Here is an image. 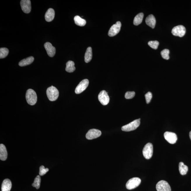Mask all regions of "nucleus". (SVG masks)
I'll list each match as a JSON object with an SVG mask.
<instances>
[{
  "label": "nucleus",
  "mask_w": 191,
  "mask_h": 191,
  "mask_svg": "<svg viewBox=\"0 0 191 191\" xmlns=\"http://www.w3.org/2000/svg\"><path fill=\"white\" fill-rule=\"evenodd\" d=\"M159 42L157 41H151L148 43V45L153 49H157L159 45Z\"/></svg>",
  "instance_id": "nucleus-28"
},
{
  "label": "nucleus",
  "mask_w": 191,
  "mask_h": 191,
  "mask_svg": "<svg viewBox=\"0 0 191 191\" xmlns=\"http://www.w3.org/2000/svg\"><path fill=\"white\" fill-rule=\"evenodd\" d=\"M41 178L40 176L38 175L35 178L34 183L32 184L33 187L36 188V189H39L40 187Z\"/></svg>",
  "instance_id": "nucleus-26"
},
{
  "label": "nucleus",
  "mask_w": 191,
  "mask_h": 191,
  "mask_svg": "<svg viewBox=\"0 0 191 191\" xmlns=\"http://www.w3.org/2000/svg\"><path fill=\"white\" fill-rule=\"evenodd\" d=\"M12 187V183L10 179H4L1 185V191H10Z\"/></svg>",
  "instance_id": "nucleus-15"
},
{
  "label": "nucleus",
  "mask_w": 191,
  "mask_h": 191,
  "mask_svg": "<svg viewBox=\"0 0 191 191\" xmlns=\"http://www.w3.org/2000/svg\"><path fill=\"white\" fill-rule=\"evenodd\" d=\"M189 137H190V138L191 141V131L190 132V133H189Z\"/></svg>",
  "instance_id": "nucleus-32"
},
{
  "label": "nucleus",
  "mask_w": 191,
  "mask_h": 191,
  "mask_svg": "<svg viewBox=\"0 0 191 191\" xmlns=\"http://www.w3.org/2000/svg\"><path fill=\"white\" fill-rule=\"evenodd\" d=\"M135 93L134 91H128L126 93L125 97L126 99H132L135 96Z\"/></svg>",
  "instance_id": "nucleus-30"
},
{
  "label": "nucleus",
  "mask_w": 191,
  "mask_h": 191,
  "mask_svg": "<svg viewBox=\"0 0 191 191\" xmlns=\"http://www.w3.org/2000/svg\"><path fill=\"white\" fill-rule=\"evenodd\" d=\"M8 153L6 146L4 144H0V159L2 161H5L7 159Z\"/></svg>",
  "instance_id": "nucleus-18"
},
{
  "label": "nucleus",
  "mask_w": 191,
  "mask_h": 191,
  "mask_svg": "<svg viewBox=\"0 0 191 191\" xmlns=\"http://www.w3.org/2000/svg\"><path fill=\"white\" fill-rule=\"evenodd\" d=\"M144 17L143 13H140L136 15L134 20V25L138 26L142 22Z\"/></svg>",
  "instance_id": "nucleus-23"
},
{
  "label": "nucleus",
  "mask_w": 191,
  "mask_h": 191,
  "mask_svg": "<svg viewBox=\"0 0 191 191\" xmlns=\"http://www.w3.org/2000/svg\"><path fill=\"white\" fill-rule=\"evenodd\" d=\"M170 54V51L167 49H165L161 51V54L162 57L164 59H169V54Z\"/></svg>",
  "instance_id": "nucleus-27"
},
{
  "label": "nucleus",
  "mask_w": 191,
  "mask_h": 191,
  "mask_svg": "<svg viewBox=\"0 0 191 191\" xmlns=\"http://www.w3.org/2000/svg\"><path fill=\"white\" fill-rule=\"evenodd\" d=\"M22 9L23 12L29 14L31 10V1L30 0H22L20 2Z\"/></svg>",
  "instance_id": "nucleus-13"
},
{
  "label": "nucleus",
  "mask_w": 191,
  "mask_h": 191,
  "mask_svg": "<svg viewBox=\"0 0 191 191\" xmlns=\"http://www.w3.org/2000/svg\"><path fill=\"white\" fill-rule=\"evenodd\" d=\"M45 48L47 52L48 55L50 57H53L56 53L55 48L53 46L51 43L46 42L44 45Z\"/></svg>",
  "instance_id": "nucleus-14"
},
{
  "label": "nucleus",
  "mask_w": 191,
  "mask_h": 191,
  "mask_svg": "<svg viewBox=\"0 0 191 191\" xmlns=\"http://www.w3.org/2000/svg\"><path fill=\"white\" fill-rule=\"evenodd\" d=\"M102 134L101 131L99 129H90L87 132L86 135V138L89 140H91L97 138L100 136Z\"/></svg>",
  "instance_id": "nucleus-11"
},
{
  "label": "nucleus",
  "mask_w": 191,
  "mask_h": 191,
  "mask_svg": "<svg viewBox=\"0 0 191 191\" xmlns=\"http://www.w3.org/2000/svg\"><path fill=\"white\" fill-rule=\"evenodd\" d=\"M186 33V29L182 25H179L174 27L172 30V34L174 36L182 37L184 36Z\"/></svg>",
  "instance_id": "nucleus-6"
},
{
  "label": "nucleus",
  "mask_w": 191,
  "mask_h": 191,
  "mask_svg": "<svg viewBox=\"0 0 191 191\" xmlns=\"http://www.w3.org/2000/svg\"><path fill=\"white\" fill-rule=\"evenodd\" d=\"M146 22L148 25L152 29H154L156 24V19L155 17L153 15H149L146 18Z\"/></svg>",
  "instance_id": "nucleus-17"
},
{
  "label": "nucleus",
  "mask_w": 191,
  "mask_h": 191,
  "mask_svg": "<svg viewBox=\"0 0 191 191\" xmlns=\"http://www.w3.org/2000/svg\"><path fill=\"white\" fill-rule=\"evenodd\" d=\"M34 60V58L33 56H31L22 60L19 63V65L21 67L29 65L32 63Z\"/></svg>",
  "instance_id": "nucleus-19"
},
{
  "label": "nucleus",
  "mask_w": 191,
  "mask_h": 191,
  "mask_svg": "<svg viewBox=\"0 0 191 191\" xmlns=\"http://www.w3.org/2000/svg\"><path fill=\"white\" fill-rule=\"evenodd\" d=\"M9 50L6 48H1L0 49V59L6 57L9 54Z\"/></svg>",
  "instance_id": "nucleus-25"
},
{
  "label": "nucleus",
  "mask_w": 191,
  "mask_h": 191,
  "mask_svg": "<svg viewBox=\"0 0 191 191\" xmlns=\"http://www.w3.org/2000/svg\"><path fill=\"white\" fill-rule=\"evenodd\" d=\"M156 188L157 191H171V187L168 183L164 180L158 182Z\"/></svg>",
  "instance_id": "nucleus-8"
},
{
  "label": "nucleus",
  "mask_w": 191,
  "mask_h": 191,
  "mask_svg": "<svg viewBox=\"0 0 191 191\" xmlns=\"http://www.w3.org/2000/svg\"><path fill=\"white\" fill-rule=\"evenodd\" d=\"M122 24L120 21H118L111 27L109 29L108 35L109 36H114L117 35L120 30Z\"/></svg>",
  "instance_id": "nucleus-7"
},
{
  "label": "nucleus",
  "mask_w": 191,
  "mask_h": 191,
  "mask_svg": "<svg viewBox=\"0 0 191 191\" xmlns=\"http://www.w3.org/2000/svg\"><path fill=\"white\" fill-rule=\"evenodd\" d=\"M140 119L135 120L132 122L123 126L122 130L124 132H129L135 130L139 127L140 124Z\"/></svg>",
  "instance_id": "nucleus-3"
},
{
  "label": "nucleus",
  "mask_w": 191,
  "mask_h": 191,
  "mask_svg": "<svg viewBox=\"0 0 191 191\" xmlns=\"http://www.w3.org/2000/svg\"><path fill=\"white\" fill-rule=\"evenodd\" d=\"M89 81L87 79H85L81 81L76 87L75 89V93L76 94H80L85 90L88 86Z\"/></svg>",
  "instance_id": "nucleus-10"
},
{
  "label": "nucleus",
  "mask_w": 191,
  "mask_h": 191,
  "mask_svg": "<svg viewBox=\"0 0 191 191\" xmlns=\"http://www.w3.org/2000/svg\"><path fill=\"white\" fill-rule=\"evenodd\" d=\"M146 102L147 104H149L150 102L152 97V94L150 92H147L145 95Z\"/></svg>",
  "instance_id": "nucleus-31"
},
{
  "label": "nucleus",
  "mask_w": 191,
  "mask_h": 191,
  "mask_svg": "<svg viewBox=\"0 0 191 191\" xmlns=\"http://www.w3.org/2000/svg\"><path fill=\"white\" fill-rule=\"evenodd\" d=\"M153 148L152 143H148L144 146L143 150V154L146 159H149L152 157Z\"/></svg>",
  "instance_id": "nucleus-5"
},
{
  "label": "nucleus",
  "mask_w": 191,
  "mask_h": 191,
  "mask_svg": "<svg viewBox=\"0 0 191 191\" xmlns=\"http://www.w3.org/2000/svg\"><path fill=\"white\" fill-rule=\"evenodd\" d=\"M49 171V169L45 168L44 166H41L39 168V175L41 176L44 175Z\"/></svg>",
  "instance_id": "nucleus-29"
},
{
  "label": "nucleus",
  "mask_w": 191,
  "mask_h": 191,
  "mask_svg": "<svg viewBox=\"0 0 191 191\" xmlns=\"http://www.w3.org/2000/svg\"><path fill=\"white\" fill-rule=\"evenodd\" d=\"M188 169L187 166L184 165L183 162H181L179 164V170L181 175H184L187 174Z\"/></svg>",
  "instance_id": "nucleus-21"
},
{
  "label": "nucleus",
  "mask_w": 191,
  "mask_h": 191,
  "mask_svg": "<svg viewBox=\"0 0 191 191\" xmlns=\"http://www.w3.org/2000/svg\"><path fill=\"white\" fill-rule=\"evenodd\" d=\"M92 48L89 47L86 49L85 55V61L86 63H88L91 61L92 59Z\"/></svg>",
  "instance_id": "nucleus-20"
},
{
  "label": "nucleus",
  "mask_w": 191,
  "mask_h": 191,
  "mask_svg": "<svg viewBox=\"0 0 191 191\" xmlns=\"http://www.w3.org/2000/svg\"><path fill=\"white\" fill-rule=\"evenodd\" d=\"M98 99L101 104L105 106L107 105L109 102V97L108 92L105 90L101 91L98 96Z\"/></svg>",
  "instance_id": "nucleus-9"
},
{
  "label": "nucleus",
  "mask_w": 191,
  "mask_h": 191,
  "mask_svg": "<svg viewBox=\"0 0 191 191\" xmlns=\"http://www.w3.org/2000/svg\"><path fill=\"white\" fill-rule=\"evenodd\" d=\"M26 98L27 102L29 105H34L37 102V95L35 91L32 89H29L27 91Z\"/></svg>",
  "instance_id": "nucleus-1"
},
{
  "label": "nucleus",
  "mask_w": 191,
  "mask_h": 191,
  "mask_svg": "<svg viewBox=\"0 0 191 191\" xmlns=\"http://www.w3.org/2000/svg\"><path fill=\"white\" fill-rule=\"evenodd\" d=\"M164 137L166 140L171 144L175 143L177 140L176 134L174 132H166L164 134Z\"/></svg>",
  "instance_id": "nucleus-12"
},
{
  "label": "nucleus",
  "mask_w": 191,
  "mask_h": 191,
  "mask_svg": "<svg viewBox=\"0 0 191 191\" xmlns=\"http://www.w3.org/2000/svg\"><path fill=\"white\" fill-rule=\"evenodd\" d=\"M46 94L50 101H55L59 97V91L56 87L52 86L47 89Z\"/></svg>",
  "instance_id": "nucleus-2"
},
{
  "label": "nucleus",
  "mask_w": 191,
  "mask_h": 191,
  "mask_svg": "<svg viewBox=\"0 0 191 191\" xmlns=\"http://www.w3.org/2000/svg\"><path fill=\"white\" fill-rule=\"evenodd\" d=\"M141 179L138 177H134L129 179L126 184V187L128 190H132L140 185Z\"/></svg>",
  "instance_id": "nucleus-4"
},
{
  "label": "nucleus",
  "mask_w": 191,
  "mask_h": 191,
  "mask_svg": "<svg viewBox=\"0 0 191 191\" xmlns=\"http://www.w3.org/2000/svg\"><path fill=\"white\" fill-rule=\"evenodd\" d=\"M74 63L72 61H69L66 63V71L69 73H72L76 70V67L74 66Z\"/></svg>",
  "instance_id": "nucleus-22"
},
{
  "label": "nucleus",
  "mask_w": 191,
  "mask_h": 191,
  "mask_svg": "<svg viewBox=\"0 0 191 191\" xmlns=\"http://www.w3.org/2000/svg\"><path fill=\"white\" fill-rule=\"evenodd\" d=\"M74 21L76 24L80 26H84L86 24L85 20L83 19L79 16H75Z\"/></svg>",
  "instance_id": "nucleus-24"
},
{
  "label": "nucleus",
  "mask_w": 191,
  "mask_h": 191,
  "mask_svg": "<svg viewBox=\"0 0 191 191\" xmlns=\"http://www.w3.org/2000/svg\"><path fill=\"white\" fill-rule=\"evenodd\" d=\"M55 15V12L54 9L52 8L48 9L45 13V17L46 21L50 22L54 20Z\"/></svg>",
  "instance_id": "nucleus-16"
}]
</instances>
